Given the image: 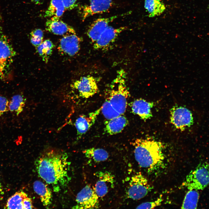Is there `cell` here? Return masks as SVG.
Masks as SVG:
<instances>
[{
	"mask_svg": "<svg viewBox=\"0 0 209 209\" xmlns=\"http://www.w3.org/2000/svg\"><path fill=\"white\" fill-rule=\"evenodd\" d=\"M32 2L36 4H42L44 0H30Z\"/></svg>",
	"mask_w": 209,
	"mask_h": 209,
	"instance_id": "1f68e13d",
	"label": "cell"
},
{
	"mask_svg": "<svg viewBox=\"0 0 209 209\" xmlns=\"http://www.w3.org/2000/svg\"><path fill=\"white\" fill-rule=\"evenodd\" d=\"M34 206L31 199L28 197H26L24 201V209H33Z\"/></svg>",
	"mask_w": 209,
	"mask_h": 209,
	"instance_id": "4dcf8cb0",
	"label": "cell"
},
{
	"mask_svg": "<svg viewBox=\"0 0 209 209\" xmlns=\"http://www.w3.org/2000/svg\"><path fill=\"white\" fill-rule=\"evenodd\" d=\"M83 152L87 158L95 163L104 161L107 159L109 156L108 152L102 148H91Z\"/></svg>",
	"mask_w": 209,
	"mask_h": 209,
	"instance_id": "ffe728a7",
	"label": "cell"
},
{
	"mask_svg": "<svg viewBox=\"0 0 209 209\" xmlns=\"http://www.w3.org/2000/svg\"><path fill=\"white\" fill-rule=\"evenodd\" d=\"M9 103L6 98L0 95V116L9 111Z\"/></svg>",
	"mask_w": 209,
	"mask_h": 209,
	"instance_id": "f1b7e54d",
	"label": "cell"
},
{
	"mask_svg": "<svg viewBox=\"0 0 209 209\" xmlns=\"http://www.w3.org/2000/svg\"><path fill=\"white\" fill-rule=\"evenodd\" d=\"M65 9L62 0H51L44 17L60 18L63 15Z\"/></svg>",
	"mask_w": 209,
	"mask_h": 209,
	"instance_id": "7402d4cb",
	"label": "cell"
},
{
	"mask_svg": "<svg viewBox=\"0 0 209 209\" xmlns=\"http://www.w3.org/2000/svg\"><path fill=\"white\" fill-rule=\"evenodd\" d=\"M30 42L35 47H37L43 42L44 33L42 30L35 29L30 32Z\"/></svg>",
	"mask_w": 209,
	"mask_h": 209,
	"instance_id": "4316f807",
	"label": "cell"
},
{
	"mask_svg": "<svg viewBox=\"0 0 209 209\" xmlns=\"http://www.w3.org/2000/svg\"><path fill=\"white\" fill-rule=\"evenodd\" d=\"M188 190L185 196L181 208L196 209L199 198L198 190L193 189Z\"/></svg>",
	"mask_w": 209,
	"mask_h": 209,
	"instance_id": "cb8c5ba5",
	"label": "cell"
},
{
	"mask_svg": "<svg viewBox=\"0 0 209 209\" xmlns=\"http://www.w3.org/2000/svg\"><path fill=\"white\" fill-rule=\"evenodd\" d=\"M94 175L96 181L94 189L99 197H102L114 188L115 177L111 172L107 171H98Z\"/></svg>",
	"mask_w": 209,
	"mask_h": 209,
	"instance_id": "7c38bea8",
	"label": "cell"
},
{
	"mask_svg": "<svg viewBox=\"0 0 209 209\" xmlns=\"http://www.w3.org/2000/svg\"><path fill=\"white\" fill-rule=\"evenodd\" d=\"M121 15L98 18L89 26L87 30V34L93 44L99 38L101 34L108 27L110 23Z\"/></svg>",
	"mask_w": 209,
	"mask_h": 209,
	"instance_id": "5bb4252c",
	"label": "cell"
},
{
	"mask_svg": "<svg viewBox=\"0 0 209 209\" xmlns=\"http://www.w3.org/2000/svg\"><path fill=\"white\" fill-rule=\"evenodd\" d=\"M0 18V79L8 75L16 53L7 36L3 33Z\"/></svg>",
	"mask_w": 209,
	"mask_h": 209,
	"instance_id": "277c9868",
	"label": "cell"
},
{
	"mask_svg": "<svg viewBox=\"0 0 209 209\" xmlns=\"http://www.w3.org/2000/svg\"><path fill=\"white\" fill-rule=\"evenodd\" d=\"M27 194L23 191L16 192L8 199L4 206L7 209H23L24 199Z\"/></svg>",
	"mask_w": 209,
	"mask_h": 209,
	"instance_id": "603a6c76",
	"label": "cell"
},
{
	"mask_svg": "<svg viewBox=\"0 0 209 209\" xmlns=\"http://www.w3.org/2000/svg\"><path fill=\"white\" fill-rule=\"evenodd\" d=\"M113 4V0H90L89 4L79 7V12L82 20L94 15L107 11Z\"/></svg>",
	"mask_w": 209,
	"mask_h": 209,
	"instance_id": "8fae6325",
	"label": "cell"
},
{
	"mask_svg": "<svg viewBox=\"0 0 209 209\" xmlns=\"http://www.w3.org/2000/svg\"><path fill=\"white\" fill-rule=\"evenodd\" d=\"M4 193L3 188L0 181V195Z\"/></svg>",
	"mask_w": 209,
	"mask_h": 209,
	"instance_id": "d6a6232c",
	"label": "cell"
},
{
	"mask_svg": "<svg viewBox=\"0 0 209 209\" xmlns=\"http://www.w3.org/2000/svg\"><path fill=\"white\" fill-rule=\"evenodd\" d=\"M126 77L124 70L118 71L107 90L106 98L101 107V112L107 120L123 115L126 111L130 96Z\"/></svg>",
	"mask_w": 209,
	"mask_h": 209,
	"instance_id": "7a4b0ae2",
	"label": "cell"
},
{
	"mask_svg": "<svg viewBox=\"0 0 209 209\" xmlns=\"http://www.w3.org/2000/svg\"><path fill=\"white\" fill-rule=\"evenodd\" d=\"M67 154L51 147L45 149L35 162L39 176L57 192L67 186L70 180Z\"/></svg>",
	"mask_w": 209,
	"mask_h": 209,
	"instance_id": "6da1fadb",
	"label": "cell"
},
{
	"mask_svg": "<svg viewBox=\"0 0 209 209\" xmlns=\"http://www.w3.org/2000/svg\"><path fill=\"white\" fill-rule=\"evenodd\" d=\"M128 124L127 118L122 115L107 120L105 123V131L113 135L121 132Z\"/></svg>",
	"mask_w": 209,
	"mask_h": 209,
	"instance_id": "ac0fdd59",
	"label": "cell"
},
{
	"mask_svg": "<svg viewBox=\"0 0 209 209\" xmlns=\"http://www.w3.org/2000/svg\"><path fill=\"white\" fill-rule=\"evenodd\" d=\"M65 10H71L78 6L77 0H62Z\"/></svg>",
	"mask_w": 209,
	"mask_h": 209,
	"instance_id": "f546056e",
	"label": "cell"
},
{
	"mask_svg": "<svg viewBox=\"0 0 209 209\" xmlns=\"http://www.w3.org/2000/svg\"><path fill=\"white\" fill-rule=\"evenodd\" d=\"M101 111V107L88 114L81 115L76 120L75 125L77 130V139L84 134L95 123Z\"/></svg>",
	"mask_w": 209,
	"mask_h": 209,
	"instance_id": "9a60e30c",
	"label": "cell"
},
{
	"mask_svg": "<svg viewBox=\"0 0 209 209\" xmlns=\"http://www.w3.org/2000/svg\"><path fill=\"white\" fill-rule=\"evenodd\" d=\"M99 197L94 188L89 185H87L77 194L76 198L77 205L73 208H98L99 205Z\"/></svg>",
	"mask_w": 209,
	"mask_h": 209,
	"instance_id": "9c48e42d",
	"label": "cell"
},
{
	"mask_svg": "<svg viewBox=\"0 0 209 209\" xmlns=\"http://www.w3.org/2000/svg\"><path fill=\"white\" fill-rule=\"evenodd\" d=\"M185 185L188 190H202L209 185V164L206 161L199 163L186 176Z\"/></svg>",
	"mask_w": 209,
	"mask_h": 209,
	"instance_id": "5b68a950",
	"label": "cell"
},
{
	"mask_svg": "<svg viewBox=\"0 0 209 209\" xmlns=\"http://www.w3.org/2000/svg\"><path fill=\"white\" fill-rule=\"evenodd\" d=\"M82 40L76 34L63 36L60 40L58 51L62 55L73 56L78 52Z\"/></svg>",
	"mask_w": 209,
	"mask_h": 209,
	"instance_id": "4fadbf2b",
	"label": "cell"
},
{
	"mask_svg": "<svg viewBox=\"0 0 209 209\" xmlns=\"http://www.w3.org/2000/svg\"><path fill=\"white\" fill-rule=\"evenodd\" d=\"M33 188L34 191L39 197L43 206L48 208L52 204V194L48 185L38 180L34 182Z\"/></svg>",
	"mask_w": 209,
	"mask_h": 209,
	"instance_id": "d6986e66",
	"label": "cell"
},
{
	"mask_svg": "<svg viewBox=\"0 0 209 209\" xmlns=\"http://www.w3.org/2000/svg\"><path fill=\"white\" fill-rule=\"evenodd\" d=\"M132 145L135 160L140 167L152 171L163 165V147L161 142L152 139L138 138L132 143Z\"/></svg>",
	"mask_w": 209,
	"mask_h": 209,
	"instance_id": "3957f363",
	"label": "cell"
},
{
	"mask_svg": "<svg viewBox=\"0 0 209 209\" xmlns=\"http://www.w3.org/2000/svg\"><path fill=\"white\" fill-rule=\"evenodd\" d=\"M54 47L53 43L49 39H46L36 47V51L42 60L47 63L51 55Z\"/></svg>",
	"mask_w": 209,
	"mask_h": 209,
	"instance_id": "484cf974",
	"label": "cell"
},
{
	"mask_svg": "<svg viewBox=\"0 0 209 209\" xmlns=\"http://www.w3.org/2000/svg\"><path fill=\"white\" fill-rule=\"evenodd\" d=\"M152 188L146 178L141 173H138L131 177L126 194L129 199L139 200L145 197Z\"/></svg>",
	"mask_w": 209,
	"mask_h": 209,
	"instance_id": "8992f818",
	"label": "cell"
},
{
	"mask_svg": "<svg viewBox=\"0 0 209 209\" xmlns=\"http://www.w3.org/2000/svg\"><path fill=\"white\" fill-rule=\"evenodd\" d=\"M154 103L142 99H137L131 104L132 113L139 116L142 119L146 121L152 117L151 111Z\"/></svg>",
	"mask_w": 209,
	"mask_h": 209,
	"instance_id": "e0dca14e",
	"label": "cell"
},
{
	"mask_svg": "<svg viewBox=\"0 0 209 209\" xmlns=\"http://www.w3.org/2000/svg\"><path fill=\"white\" fill-rule=\"evenodd\" d=\"M46 30L55 35L63 36L71 34H76L72 26L56 17H51L45 24Z\"/></svg>",
	"mask_w": 209,
	"mask_h": 209,
	"instance_id": "2e32d148",
	"label": "cell"
},
{
	"mask_svg": "<svg viewBox=\"0 0 209 209\" xmlns=\"http://www.w3.org/2000/svg\"><path fill=\"white\" fill-rule=\"evenodd\" d=\"M72 87L84 98L92 97L98 93L99 88L95 78L87 75L81 77L73 83Z\"/></svg>",
	"mask_w": 209,
	"mask_h": 209,
	"instance_id": "ba28073f",
	"label": "cell"
},
{
	"mask_svg": "<svg viewBox=\"0 0 209 209\" xmlns=\"http://www.w3.org/2000/svg\"><path fill=\"white\" fill-rule=\"evenodd\" d=\"M144 7L151 17L160 15L165 9L161 0H145Z\"/></svg>",
	"mask_w": 209,
	"mask_h": 209,
	"instance_id": "44dd1931",
	"label": "cell"
},
{
	"mask_svg": "<svg viewBox=\"0 0 209 209\" xmlns=\"http://www.w3.org/2000/svg\"><path fill=\"white\" fill-rule=\"evenodd\" d=\"M127 28L126 26L115 28L108 26L98 39L93 44V47L97 50L108 49L116 41L118 36Z\"/></svg>",
	"mask_w": 209,
	"mask_h": 209,
	"instance_id": "30bf717a",
	"label": "cell"
},
{
	"mask_svg": "<svg viewBox=\"0 0 209 209\" xmlns=\"http://www.w3.org/2000/svg\"><path fill=\"white\" fill-rule=\"evenodd\" d=\"M26 100L25 98L20 94L13 96L9 102V111L18 116L23 111Z\"/></svg>",
	"mask_w": 209,
	"mask_h": 209,
	"instance_id": "d4e9b609",
	"label": "cell"
},
{
	"mask_svg": "<svg viewBox=\"0 0 209 209\" xmlns=\"http://www.w3.org/2000/svg\"><path fill=\"white\" fill-rule=\"evenodd\" d=\"M163 199L160 196L156 200L153 201L147 202L143 203L139 205L136 207V209H152L160 206L163 201Z\"/></svg>",
	"mask_w": 209,
	"mask_h": 209,
	"instance_id": "83f0119b",
	"label": "cell"
},
{
	"mask_svg": "<svg viewBox=\"0 0 209 209\" xmlns=\"http://www.w3.org/2000/svg\"><path fill=\"white\" fill-rule=\"evenodd\" d=\"M170 120L176 129L183 131L192 125L194 118L191 111L187 108L176 105L170 110Z\"/></svg>",
	"mask_w": 209,
	"mask_h": 209,
	"instance_id": "52a82bcc",
	"label": "cell"
}]
</instances>
